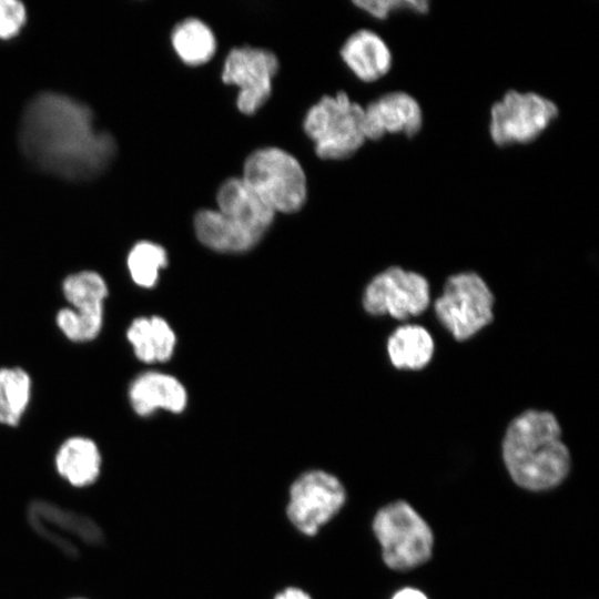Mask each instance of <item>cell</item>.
I'll use <instances>...</instances> for the list:
<instances>
[{
	"label": "cell",
	"mask_w": 599,
	"mask_h": 599,
	"mask_svg": "<svg viewBox=\"0 0 599 599\" xmlns=\"http://www.w3.org/2000/svg\"><path fill=\"white\" fill-rule=\"evenodd\" d=\"M19 144L35 166L73 181L97 176L115 154L113 138L95 128L84 104L52 92L37 95L27 105Z\"/></svg>",
	"instance_id": "obj_1"
},
{
	"label": "cell",
	"mask_w": 599,
	"mask_h": 599,
	"mask_svg": "<svg viewBox=\"0 0 599 599\" xmlns=\"http://www.w3.org/2000/svg\"><path fill=\"white\" fill-rule=\"evenodd\" d=\"M502 458L512 480L535 491L556 487L570 469L560 425L546 410H526L510 422L502 440Z\"/></svg>",
	"instance_id": "obj_2"
},
{
	"label": "cell",
	"mask_w": 599,
	"mask_h": 599,
	"mask_svg": "<svg viewBox=\"0 0 599 599\" xmlns=\"http://www.w3.org/2000/svg\"><path fill=\"white\" fill-rule=\"evenodd\" d=\"M241 176L275 213H296L307 201V177L301 162L280 146L252 151Z\"/></svg>",
	"instance_id": "obj_3"
},
{
	"label": "cell",
	"mask_w": 599,
	"mask_h": 599,
	"mask_svg": "<svg viewBox=\"0 0 599 599\" xmlns=\"http://www.w3.org/2000/svg\"><path fill=\"white\" fill-rule=\"evenodd\" d=\"M362 122L363 105L338 91L323 95L308 108L303 129L318 158L341 161L353 156L366 142Z\"/></svg>",
	"instance_id": "obj_4"
},
{
	"label": "cell",
	"mask_w": 599,
	"mask_h": 599,
	"mask_svg": "<svg viewBox=\"0 0 599 599\" xmlns=\"http://www.w3.org/2000/svg\"><path fill=\"white\" fill-rule=\"evenodd\" d=\"M559 108L535 91H506L489 110L488 134L498 148L537 141L555 122Z\"/></svg>",
	"instance_id": "obj_5"
},
{
	"label": "cell",
	"mask_w": 599,
	"mask_h": 599,
	"mask_svg": "<svg viewBox=\"0 0 599 599\" xmlns=\"http://www.w3.org/2000/svg\"><path fill=\"white\" fill-rule=\"evenodd\" d=\"M373 530L382 546L384 562L392 569H412L432 556V529L406 501L398 500L379 509Z\"/></svg>",
	"instance_id": "obj_6"
},
{
	"label": "cell",
	"mask_w": 599,
	"mask_h": 599,
	"mask_svg": "<svg viewBox=\"0 0 599 599\" xmlns=\"http://www.w3.org/2000/svg\"><path fill=\"white\" fill-rule=\"evenodd\" d=\"M61 293L68 305L59 308L54 316L60 333L74 344L90 343L99 337L110 294L103 275L93 270L68 274L61 283Z\"/></svg>",
	"instance_id": "obj_7"
},
{
	"label": "cell",
	"mask_w": 599,
	"mask_h": 599,
	"mask_svg": "<svg viewBox=\"0 0 599 599\" xmlns=\"http://www.w3.org/2000/svg\"><path fill=\"white\" fill-rule=\"evenodd\" d=\"M493 306L494 295L486 282L475 272H461L447 278L434 309L453 337L465 341L493 321Z\"/></svg>",
	"instance_id": "obj_8"
},
{
	"label": "cell",
	"mask_w": 599,
	"mask_h": 599,
	"mask_svg": "<svg viewBox=\"0 0 599 599\" xmlns=\"http://www.w3.org/2000/svg\"><path fill=\"white\" fill-rule=\"evenodd\" d=\"M278 68V58L268 49L246 44L229 51L221 79L238 88L236 108L241 113L253 115L268 101Z\"/></svg>",
	"instance_id": "obj_9"
},
{
	"label": "cell",
	"mask_w": 599,
	"mask_h": 599,
	"mask_svg": "<svg viewBox=\"0 0 599 599\" xmlns=\"http://www.w3.org/2000/svg\"><path fill=\"white\" fill-rule=\"evenodd\" d=\"M429 302L428 281L423 275L399 266L388 267L375 275L363 294V307L368 314H388L397 319L422 314Z\"/></svg>",
	"instance_id": "obj_10"
},
{
	"label": "cell",
	"mask_w": 599,
	"mask_h": 599,
	"mask_svg": "<svg viewBox=\"0 0 599 599\" xmlns=\"http://www.w3.org/2000/svg\"><path fill=\"white\" fill-rule=\"evenodd\" d=\"M345 499V489L335 476L309 470L291 486L287 517L301 532L314 536L339 511Z\"/></svg>",
	"instance_id": "obj_11"
},
{
	"label": "cell",
	"mask_w": 599,
	"mask_h": 599,
	"mask_svg": "<svg viewBox=\"0 0 599 599\" xmlns=\"http://www.w3.org/2000/svg\"><path fill=\"white\" fill-rule=\"evenodd\" d=\"M423 125L420 103L403 90L385 92L363 106L362 126L366 141H379L386 135L414 138Z\"/></svg>",
	"instance_id": "obj_12"
},
{
	"label": "cell",
	"mask_w": 599,
	"mask_h": 599,
	"mask_svg": "<svg viewBox=\"0 0 599 599\" xmlns=\"http://www.w3.org/2000/svg\"><path fill=\"white\" fill-rule=\"evenodd\" d=\"M28 519L32 528L65 555L75 557L77 542L97 546L103 541L101 528L89 517L38 500L30 505Z\"/></svg>",
	"instance_id": "obj_13"
},
{
	"label": "cell",
	"mask_w": 599,
	"mask_h": 599,
	"mask_svg": "<svg viewBox=\"0 0 599 599\" xmlns=\"http://www.w3.org/2000/svg\"><path fill=\"white\" fill-rule=\"evenodd\" d=\"M128 399L132 410L140 417H150L158 410L182 413L189 396L184 385L173 375L159 370H145L129 384Z\"/></svg>",
	"instance_id": "obj_14"
},
{
	"label": "cell",
	"mask_w": 599,
	"mask_h": 599,
	"mask_svg": "<svg viewBox=\"0 0 599 599\" xmlns=\"http://www.w3.org/2000/svg\"><path fill=\"white\" fill-rule=\"evenodd\" d=\"M215 202L216 210L262 237L276 215L242 176L224 180L217 189Z\"/></svg>",
	"instance_id": "obj_15"
},
{
	"label": "cell",
	"mask_w": 599,
	"mask_h": 599,
	"mask_svg": "<svg viewBox=\"0 0 599 599\" xmlns=\"http://www.w3.org/2000/svg\"><path fill=\"white\" fill-rule=\"evenodd\" d=\"M339 55L348 70L361 81L377 82L393 67V53L386 40L370 29H358L343 42Z\"/></svg>",
	"instance_id": "obj_16"
},
{
	"label": "cell",
	"mask_w": 599,
	"mask_h": 599,
	"mask_svg": "<svg viewBox=\"0 0 599 599\" xmlns=\"http://www.w3.org/2000/svg\"><path fill=\"white\" fill-rule=\"evenodd\" d=\"M197 240L219 253H244L263 238L216 209H201L193 217Z\"/></svg>",
	"instance_id": "obj_17"
},
{
	"label": "cell",
	"mask_w": 599,
	"mask_h": 599,
	"mask_svg": "<svg viewBox=\"0 0 599 599\" xmlns=\"http://www.w3.org/2000/svg\"><path fill=\"white\" fill-rule=\"evenodd\" d=\"M125 337L134 356L144 364L165 363L174 354L176 335L161 316H139L129 324Z\"/></svg>",
	"instance_id": "obj_18"
},
{
	"label": "cell",
	"mask_w": 599,
	"mask_h": 599,
	"mask_svg": "<svg viewBox=\"0 0 599 599\" xmlns=\"http://www.w3.org/2000/svg\"><path fill=\"white\" fill-rule=\"evenodd\" d=\"M54 464L72 486L91 485L100 475L102 457L97 444L85 436H71L58 448Z\"/></svg>",
	"instance_id": "obj_19"
},
{
	"label": "cell",
	"mask_w": 599,
	"mask_h": 599,
	"mask_svg": "<svg viewBox=\"0 0 599 599\" xmlns=\"http://www.w3.org/2000/svg\"><path fill=\"white\" fill-rule=\"evenodd\" d=\"M171 44L180 60L191 67L209 62L217 49L214 31L196 17H187L173 27Z\"/></svg>",
	"instance_id": "obj_20"
},
{
	"label": "cell",
	"mask_w": 599,
	"mask_h": 599,
	"mask_svg": "<svg viewBox=\"0 0 599 599\" xmlns=\"http://www.w3.org/2000/svg\"><path fill=\"white\" fill-rule=\"evenodd\" d=\"M387 354L396 368L418 370L430 362L434 354V341L425 327L404 325L389 335Z\"/></svg>",
	"instance_id": "obj_21"
},
{
	"label": "cell",
	"mask_w": 599,
	"mask_h": 599,
	"mask_svg": "<svg viewBox=\"0 0 599 599\" xmlns=\"http://www.w3.org/2000/svg\"><path fill=\"white\" fill-rule=\"evenodd\" d=\"M32 398V379L20 366L0 368V425L16 427Z\"/></svg>",
	"instance_id": "obj_22"
},
{
	"label": "cell",
	"mask_w": 599,
	"mask_h": 599,
	"mask_svg": "<svg viewBox=\"0 0 599 599\" xmlns=\"http://www.w3.org/2000/svg\"><path fill=\"white\" fill-rule=\"evenodd\" d=\"M166 250L152 241L136 242L126 256V268L131 281L141 288H153L161 271L167 266Z\"/></svg>",
	"instance_id": "obj_23"
},
{
	"label": "cell",
	"mask_w": 599,
	"mask_h": 599,
	"mask_svg": "<svg viewBox=\"0 0 599 599\" xmlns=\"http://www.w3.org/2000/svg\"><path fill=\"white\" fill-rule=\"evenodd\" d=\"M353 3L376 20H386L394 13L423 16L430 8V3L426 0H356Z\"/></svg>",
	"instance_id": "obj_24"
},
{
	"label": "cell",
	"mask_w": 599,
	"mask_h": 599,
	"mask_svg": "<svg viewBox=\"0 0 599 599\" xmlns=\"http://www.w3.org/2000/svg\"><path fill=\"white\" fill-rule=\"evenodd\" d=\"M26 20L23 4L16 0H0V38L16 35Z\"/></svg>",
	"instance_id": "obj_25"
},
{
	"label": "cell",
	"mask_w": 599,
	"mask_h": 599,
	"mask_svg": "<svg viewBox=\"0 0 599 599\" xmlns=\"http://www.w3.org/2000/svg\"><path fill=\"white\" fill-rule=\"evenodd\" d=\"M274 599H312L308 593L300 588L290 587L281 591Z\"/></svg>",
	"instance_id": "obj_26"
},
{
	"label": "cell",
	"mask_w": 599,
	"mask_h": 599,
	"mask_svg": "<svg viewBox=\"0 0 599 599\" xmlns=\"http://www.w3.org/2000/svg\"><path fill=\"white\" fill-rule=\"evenodd\" d=\"M392 599H428L425 593L415 588H404L397 591Z\"/></svg>",
	"instance_id": "obj_27"
}]
</instances>
